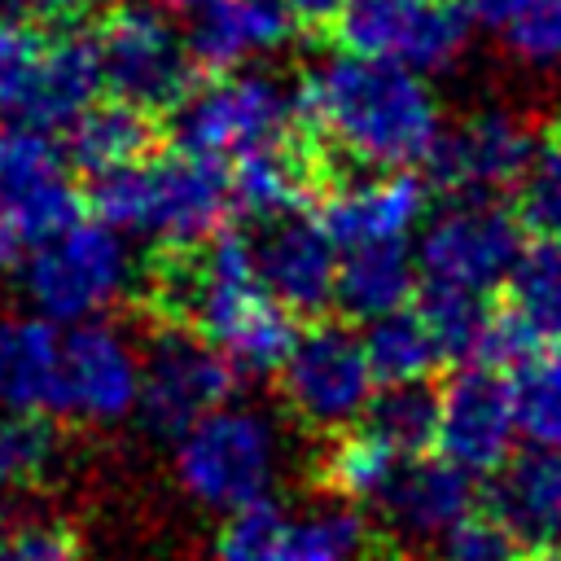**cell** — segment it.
I'll use <instances>...</instances> for the list:
<instances>
[{
    "label": "cell",
    "instance_id": "1",
    "mask_svg": "<svg viewBox=\"0 0 561 561\" xmlns=\"http://www.w3.org/2000/svg\"><path fill=\"white\" fill-rule=\"evenodd\" d=\"M298 114L320 145L364 171H412L443 136L425 75L346 48L298 83Z\"/></svg>",
    "mask_w": 561,
    "mask_h": 561
},
{
    "label": "cell",
    "instance_id": "2",
    "mask_svg": "<svg viewBox=\"0 0 561 561\" xmlns=\"http://www.w3.org/2000/svg\"><path fill=\"white\" fill-rule=\"evenodd\" d=\"M171 307L215 342L241 373H276L298 337L294 311L267 289L254 241L237 232L210 237L202 250L180 254L167 276Z\"/></svg>",
    "mask_w": 561,
    "mask_h": 561
},
{
    "label": "cell",
    "instance_id": "3",
    "mask_svg": "<svg viewBox=\"0 0 561 561\" xmlns=\"http://www.w3.org/2000/svg\"><path fill=\"white\" fill-rule=\"evenodd\" d=\"M92 210L118 232L162 245L180 259L224 232V219L232 210V188L219 162L175 149L96 175Z\"/></svg>",
    "mask_w": 561,
    "mask_h": 561
},
{
    "label": "cell",
    "instance_id": "4",
    "mask_svg": "<svg viewBox=\"0 0 561 561\" xmlns=\"http://www.w3.org/2000/svg\"><path fill=\"white\" fill-rule=\"evenodd\" d=\"M18 285L26 307L61 329L105 320L136 285L131 237L105 219H75L26 250Z\"/></svg>",
    "mask_w": 561,
    "mask_h": 561
},
{
    "label": "cell",
    "instance_id": "5",
    "mask_svg": "<svg viewBox=\"0 0 561 561\" xmlns=\"http://www.w3.org/2000/svg\"><path fill=\"white\" fill-rule=\"evenodd\" d=\"M171 465L180 491L210 513H237L272 500V482L280 473L276 421L250 403L228 399L175 434Z\"/></svg>",
    "mask_w": 561,
    "mask_h": 561
},
{
    "label": "cell",
    "instance_id": "6",
    "mask_svg": "<svg viewBox=\"0 0 561 561\" xmlns=\"http://www.w3.org/2000/svg\"><path fill=\"white\" fill-rule=\"evenodd\" d=\"M105 88L96 35H44L18 13L0 18V118L61 131Z\"/></svg>",
    "mask_w": 561,
    "mask_h": 561
},
{
    "label": "cell",
    "instance_id": "7",
    "mask_svg": "<svg viewBox=\"0 0 561 561\" xmlns=\"http://www.w3.org/2000/svg\"><path fill=\"white\" fill-rule=\"evenodd\" d=\"M298 123V92H289L276 75L263 70L215 75L175 105L180 149L210 158L219 167H237L254 153L294 145Z\"/></svg>",
    "mask_w": 561,
    "mask_h": 561
},
{
    "label": "cell",
    "instance_id": "8",
    "mask_svg": "<svg viewBox=\"0 0 561 561\" xmlns=\"http://www.w3.org/2000/svg\"><path fill=\"white\" fill-rule=\"evenodd\" d=\"M96 53L110 96L145 114L175 110L193 92L197 57L188 48V31H180L171 13L153 0L114 4L101 18Z\"/></svg>",
    "mask_w": 561,
    "mask_h": 561
},
{
    "label": "cell",
    "instance_id": "9",
    "mask_svg": "<svg viewBox=\"0 0 561 561\" xmlns=\"http://www.w3.org/2000/svg\"><path fill=\"white\" fill-rule=\"evenodd\" d=\"M276 377L285 408L307 430L324 434H342L355 421H364L381 386L368 364L364 337H355L346 324H311L307 333H298Z\"/></svg>",
    "mask_w": 561,
    "mask_h": 561
},
{
    "label": "cell",
    "instance_id": "10",
    "mask_svg": "<svg viewBox=\"0 0 561 561\" xmlns=\"http://www.w3.org/2000/svg\"><path fill=\"white\" fill-rule=\"evenodd\" d=\"M517 219L495 197H451L416 232V267L425 285L491 294L508 285L522 254Z\"/></svg>",
    "mask_w": 561,
    "mask_h": 561
},
{
    "label": "cell",
    "instance_id": "11",
    "mask_svg": "<svg viewBox=\"0 0 561 561\" xmlns=\"http://www.w3.org/2000/svg\"><path fill=\"white\" fill-rule=\"evenodd\" d=\"M469 22L465 4L451 0H346L333 39L346 53L438 75L465 53Z\"/></svg>",
    "mask_w": 561,
    "mask_h": 561
},
{
    "label": "cell",
    "instance_id": "12",
    "mask_svg": "<svg viewBox=\"0 0 561 561\" xmlns=\"http://www.w3.org/2000/svg\"><path fill=\"white\" fill-rule=\"evenodd\" d=\"M145 390V351L110 320H88L61 329V377L57 412L79 425H123L140 412Z\"/></svg>",
    "mask_w": 561,
    "mask_h": 561
},
{
    "label": "cell",
    "instance_id": "13",
    "mask_svg": "<svg viewBox=\"0 0 561 561\" xmlns=\"http://www.w3.org/2000/svg\"><path fill=\"white\" fill-rule=\"evenodd\" d=\"M0 215L31 245L83 219L75 158L48 127H31V123L0 127Z\"/></svg>",
    "mask_w": 561,
    "mask_h": 561
},
{
    "label": "cell",
    "instance_id": "14",
    "mask_svg": "<svg viewBox=\"0 0 561 561\" xmlns=\"http://www.w3.org/2000/svg\"><path fill=\"white\" fill-rule=\"evenodd\" d=\"M237 364L197 329H162L145 351L140 416L158 434H184L237 390Z\"/></svg>",
    "mask_w": 561,
    "mask_h": 561
},
{
    "label": "cell",
    "instance_id": "15",
    "mask_svg": "<svg viewBox=\"0 0 561 561\" xmlns=\"http://www.w3.org/2000/svg\"><path fill=\"white\" fill-rule=\"evenodd\" d=\"M517 438L522 425L508 377H500L486 364L456 368V377L438 390V434H434L438 456H447L451 465L478 478V473H495L513 456Z\"/></svg>",
    "mask_w": 561,
    "mask_h": 561
},
{
    "label": "cell",
    "instance_id": "16",
    "mask_svg": "<svg viewBox=\"0 0 561 561\" xmlns=\"http://www.w3.org/2000/svg\"><path fill=\"white\" fill-rule=\"evenodd\" d=\"M535 140L513 110H473L456 127H443L430 167L451 197H495L522 184Z\"/></svg>",
    "mask_w": 561,
    "mask_h": 561
},
{
    "label": "cell",
    "instance_id": "17",
    "mask_svg": "<svg viewBox=\"0 0 561 561\" xmlns=\"http://www.w3.org/2000/svg\"><path fill=\"white\" fill-rule=\"evenodd\" d=\"M254 254H259V272L267 280V289L294 316L333 307L342 245L333 241V232L320 215H307V206H302V210H289V215L263 224Z\"/></svg>",
    "mask_w": 561,
    "mask_h": 561
},
{
    "label": "cell",
    "instance_id": "18",
    "mask_svg": "<svg viewBox=\"0 0 561 561\" xmlns=\"http://www.w3.org/2000/svg\"><path fill=\"white\" fill-rule=\"evenodd\" d=\"M320 219L342 250L351 245H408L430 219L425 184L412 171H364L324 197Z\"/></svg>",
    "mask_w": 561,
    "mask_h": 561
},
{
    "label": "cell",
    "instance_id": "19",
    "mask_svg": "<svg viewBox=\"0 0 561 561\" xmlns=\"http://www.w3.org/2000/svg\"><path fill=\"white\" fill-rule=\"evenodd\" d=\"M421 320L434 333V346L451 364H517L535 342L530 333L513 320V311H495L486 294L469 289H447V285H425L416 298Z\"/></svg>",
    "mask_w": 561,
    "mask_h": 561
},
{
    "label": "cell",
    "instance_id": "20",
    "mask_svg": "<svg viewBox=\"0 0 561 561\" xmlns=\"http://www.w3.org/2000/svg\"><path fill=\"white\" fill-rule=\"evenodd\" d=\"M377 508L403 543H443V535L478 508L473 473L451 465L447 456L421 451L399 469Z\"/></svg>",
    "mask_w": 561,
    "mask_h": 561
},
{
    "label": "cell",
    "instance_id": "21",
    "mask_svg": "<svg viewBox=\"0 0 561 561\" xmlns=\"http://www.w3.org/2000/svg\"><path fill=\"white\" fill-rule=\"evenodd\" d=\"M294 18L280 0H210L193 13L188 48L202 70L228 75L285 48Z\"/></svg>",
    "mask_w": 561,
    "mask_h": 561
},
{
    "label": "cell",
    "instance_id": "22",
    "mask_svg": "<svg viewBox=\"0 0 561 561\" xmlns=\"http://www.w3.org/2000/svg\"><path fill=\"white\" fill-rule=\"evenodd\" d=\"M491 513L517 535L526 552L561 543V451L526 447L495 469Z\"/></svg>",
    "mask_w": 561,
    "mask_h": 561
},
{
    "label": "cell",
    "instance_id": "23",
    "mask_svg": "<svg viewBox=\"0 0 561 561\" xmlns=\"http://www.w3.org/2000/svg\"><path fill=\"white\" fill-rule=\"evenodd\" d=\"M61 324L26 311L0 316V416L57 412Z\"/></svg>",
    "mask_w": 561,
    "mask_h": 561
},
{
    "label": "cell",
    "instance_id": "24",
    "mask_svg": "<svg viewBox=\"0 0 561 561\" xmlns=\"http://www.w3.org/2000/svg\"><path fill=\"white\" fill-rule=\"evenodd\" d=\"M416 254L408 245H351L337 263V294L333 302L342 316L368 324L390 311H403L416 289Z\"/></svg>",
    "mask_w": 561,
    "mask_h": 561
},
{
    "label": "cell",
    "instance_id": "25",
    "mask_svg": "<svg viewBox=\"0 0 561 561\" xmlns=\"http://www.w3.org/2000/svg\"><path fill=\"white\" fill-rule=\"evenodd\" d=\"M66 149L75 158V167L92 171V175H110L123 171L140 158H149L153 145V127L149 114L127 105V101H96L92 110H83L70 127H66Z\"/></svg>",
    "mask_w": 561,
    "mask_h": 561
},
{
    "label": "cell",
    "instance_id": "26",
    "mask_svg": "<svg viewBox=\"0 0 561 561\" xmlns=\"http://www.w3.org/2000/svg\"><path fill=\"white\" fill-rule=\"evenodd\" d=\"M228 188H232V210L272 224L289 210H302L311 188V162L298 145H280L228 167Z\"/></svg>",
    "mask_w": 561,
    "mask_h": 561
},
{
    "label": "cell",
    "instance_id": "27",
    "mask_svg": "<svg viewBox=\"0 0 561 561\" xmlns=\"http://www.w3.org/2000/svg\"><path fill=\"white\" fill-rule=\"evenodd\" d=\"M508 311L530 342L561 337V237H530L508 276Z\"/></svg>",
    "mask_w": 561,
    "mask_h": 561
},
{
    "label": "cell",
    "instance_id": "28",
    "mask_svg": "<svg viewBox=\"0 0 561 561\" xmlns=\"http://www.w3.org/2000/svg\"><path fill=\"white\" fill-rule=\"evenodd\" d=\"M412 456H403L399 447L377 438L368 425L342 430V438L324 456V482L333 495H342L351 504H381V495L390 491V482L399 478V469Z\"/></svg>",
    "mask_w": 561,
    "mask_h": 561
},
{
    "label": "cell",
    "instance_id": "29",
    "mask_svg": "<svg viewBox=\"0 0 561 561\" xmlns=\"http://www.w3.org/2000/svg\"><path fill=\"white\" fill-rule=\"evenodd\" d=\"M508 386H513L522 438L530 447L561 451V337L557 342H535L513 364Z\"/></svg>",
    "mask_w": 561,
    "mask_h": 561
},
{
    "label": "cell",
    "instance_id": "30",
    "mask_svg": "<svg viewBox=\"0 0 561 561\" xmlns=\"http://www.w3.org/2000/svg\"><path fill=\"white\" fill-rule=\"evenodd\" d=\"M294 561H368V517L359 504L329 495L289 513Z\"/></svg>",
    "mask_w": 561,
    "mask_h": 561
},
{
    "label": "cell",
    "instance_id": "31",
    "mask_svg": "<svg viewBox=\"0 0 561 561\" xmlns=\"http://www.w3.org/2000/svg\"><path fill=\"white\" fill-rule=\"evenodd\" d=\"M359 337H364L368 364H373L381 386L425 381L430 368L443 359L438 346H434V333H430V324L421 320L416 307H403V311H390L381 320H368Z\"/></svg>",
    "mask_w": 561,
    "mask_h": 561
},
{
    "label": "cell",
    "instance_id": "32",
    "mask_svg": "<svg viewBox=\"0 0 561 561\" xmlns=\"http://www.w3.org/2000/svg\"><path fill=\"white\" fill-rule=\"evenodd\" d=\"M364 425L390 447H399L403 456H421L425 447H434V434H438V394L425 381L377 386L364 412Z\"/></svg>",
    "mask_w": 561,
    "mask_h": 561
},
{
    "label": "cell",
    "instance_id": "33",
    "mask_svg": "<svg viewBox=\"0 0 561 561\" xmlns=\"http://www.w3.org/2000/svg\"><path fill=\"white\" fill-rule=\"evenodd\" d=\"M210 561H294L289 557V513L272 500L224 513L215 530Z\"/></svg>",
    "mask_w": 561,
    "mask_h": 561
},
{
    "label": "cell",
    "instance_id": "34",
    "mask_svg": "<svg viewBox=\"0 0 561 561\" xmlns=\"http://www.w3.org/2000/svg\"><path fill=\"white\" fill-rule=\"evenodd\" d=\"M57 430L44 412H13L0 416V491L35 486L57 465Z\"/></svg>",
    "mask_w": 561,
    "mask_h": 561
},
{
    "label": "cell",
    "instance_id": "35",
    "mask_svg": "<svg viewBox=\"0 0 561 561\" xmlns=\"http://www.w3.org/2000/svg\"><path fill=\"white\" fill-rule=\"evenodd\" d=\"M522 224L535 237H561V123H552L530 153V167L517 184Z\"/></svg>",
    "mask_w": 561,
    "mask_h": 561
},
{
    "label": "cell",
    "instance_id": "36",
    "mask_svg": "<svg viewBox=\"0 0 561 561\" xmlns=\"http://www.w3.org/2000/svg\"><path fill=\"white\" fill-rule=\"evenodd\" d=\"M500 31L522 66L561 75V0H526Z\"/></svg>",
    "mask_w": 561,
    "mask_h": 561
},
{
    "label": "cell",
    "instance_id": "37",
    "mask_svg": "<svg viewBox=\"0 0 561 561\" xmlns=\"http://www.w3.org/2000/svg\"><path fill=\"white\" fill-rule=\"evenodd\" d=\"M443 561H526V548L495 513H469L460 526H451L438 543Z\"/></svg>",
    "mask_w": 561,
    "mask_h": 561
},
{
    "label": "cell",
    "instance_id": "38",
    "mask_svg": "<svg viewBox=\"0 0 561 561\" xmlns=\"http://www.w3.org/2000/svg\"><path fill=\"white\" fill-rule=\"evenodd\" d=\"M0 561H83L79 539L57 522H22L0 535Z\"/></svg>",
    "mask_w": 561,
    "mask_h": 561
},
{
    "label": "cell",
    "instance_id": "39",
    "mask_svg": "<svg viewBox=\"0 0 561 561\" xmlns=\"http://www.w3.org/2000/svg\"><path fill=\"white\" fill-rule=\"evenodd\" d=\"M294 18V26L302 31H333V22L342 18L346 0H280Z\"/></svg>",
    "mask_w": 561,
    "mask_h": 561
},
{
    "label": "cell",
    "instance_id": "40",
    "mask_svg": "<svg viewBox=\"0 0 561 561\" xmlns=\"http://www.w3.org/2000/svg\"><path fill=\"white\" fill-rule=\"evenodd\" d=\"M26 250H31V241L0 215V280H9V276H18L22 272V263H26Z\"/></svg>",
    "mask_w": 561,
    "mask_h": 561
},
{
    "label": "cell",
    "instance_id": "41",
    "mask_svg": "<svg viewBox=\"0 0 561 561\" xmlns=\"http://www.w3.org/2000/svg\"><path fill=\"white\" fill-rule=\"evenodd\" d=\"M35 9H44V13H53V18H66V22H75V18H92V13H110L118 0H31Z\"/></svg>",
    "mask_w": 561,
    "mask_h": 561
},
{
    "label": "cell",
    "instance_id": "42",
    "mask_svg": "<svg viewBox=\"0 0 561 561\" xmlns=\"http://www.w3.org/2000/svg\"><path fill=\"white\" fill-rule=\"evenodd\" d=\"M465 4V13L473 18V22H482V26H504L526 0H460Z\"/></svg>",
    "mask_w": 561,
    "mask_h": 561
},
{
    "label": "cell",
    "instance_id": "43",
    "mask_svg": "<svg viewBox=\"0 0 561 561\" xmlns=\"http://www.w3.org/2000/svg\"><path fill=\"white\" fill-rule=\"evenodd\" d=\"M526 561H561V543L557 548H543V552H530Z\"/></svg>",
    "mask_w": 561,
    "mask_h": 561
},
{
    "label": "cell",
    "instance_id": "44",
    "mask_svg": "<svg viewBox=\"0 0 561 561\" xmlns=\"http://www.w3.org/2000/svg\"><path fill=\"white\" fill-rule=\"evenodd\" d=\"M162 4H171V9H188V13H197L202 4H210V0H162Z\"/></svg>",
    "mask_w": 561,
    "mask_h": 561
},
{
    "label": "cell",
    "instance_id": "45",
    "mask_svg": "<svg viewBox=\"0 0 561 561\" xmlns=\"http://www.w3.org/2000/svg\"><path fill=\"white\" fill-rule=\"evenodd\" d=\"M18 13V0H0V18H13Z\"/></svg>",
    "mask_w": 561,
    "mask_h": 561
}]
</instances>
